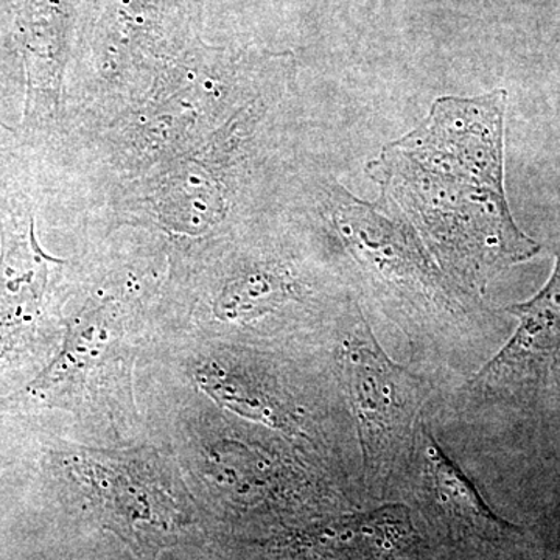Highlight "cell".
Segmentation results:
<instances>
[{"instance_id": "cell-1", "label": "cell", "mask_w": 560, "mask_h": 560, "mask_svg": "<svg viewBox=\"0 0 560 560\" xmlns=\"http://www.w3.org/2000/svg\"><path fill=\"white\" fill-rule=\"evenodd\" d=\"M506 106L504 90L438 98L419 127L366 165L381 187L374 205L408 224L466 293H485L501 271L540 253L504 191Z\"/></svg>"}, {"instance_id": "cell-2", "label": "cell", "mask_w": 560, "mask_h": 560, "mask_svg": "<svg viewBox=\"0 0 560 560\" xmlns=\"http://www.w3.org/2000/svg\"><path fill=\"white\" fill-rule=\"evenodd\" d=\"M340 364L359 422L364 469L370 477H382L412 444L429 388L383 352L364 320L346 338Z\"/></svg>"}, {"instance_id": "cell-3", "label": "cell", "mask_w": 560, "mask_h": 560, "mask_svg": "<svg viewBox=\"0 0 560 560\" xmlns=\"http://www.w3.org/2000/svg\"><path fill=\"white\" fill-rule=\"evenodd\" d=\"M329 215L350 256L374 283L412 307L453 311L456 294L448 289L452 280L408 224L338 184L329 191Z\"/></svg>"}, {"instance_id": "cell-4", "label": "cell", "mask_w": 560, "mask_h": 560, "mask_svg": "<svg viewBox=\"0 0 560 560\" xmlns=\"http://www.w3.org/2000/svg\"><path fill=\"white\" fill-rule=\"evenodd\" d=\"M62 477L86 489L114 517L136 525H171L176 503L172 481L160 460L149 456L101 452H68L54 455Z\"/></svg>"}, {"instance_id": "cell-5", "label": "cell", "mask_w": 560, "mask_h": 560, "mask_svg": "<svg viewBox=\"0 0 560 560\" xmlns=\"http://www.w3.org/2000/svg\"><path fill=\"white\" fill-rule=\"evenodd\" d=\"M61 261L44 253L35 221L10 224L0 248V374L22 359L38 334L51 272Z\"/></svg>"}, {"instance_id": "cell-6", "label": "cell", "mask_w": 560, "mask_h": 560, "mask_svg": "<svg viewBox=\"0 0 560 560\" xmlns=\"http://www.w3.org/2000/svg\"><path fill=\"white\" fill-rule=\"evenodd\" d=\"M521 324L511 341L482 370L495 388H536L560 371V242L550 280L533 300L511 305Z\"/></svg>"}, {"instance_id": "cell-7", "label": "cell", "mask_w": 560, "mask_h": 560, "mask_svg": "<svg viewBox=\"0 0 560 560\" xmlns=\"http://www.w3.org/2000/svg\"><path fill=\"white\" fill-rule=\"evenodd\" d=\"M120 337L119 320L109 308L84 313L70 324L65 345L49 366L27 388L10 397L11 404L20 408L69 407L83 394L94 372L116 355Z\"/></svg>"}, {"instance_id": "cell-8", "label": "cell", "mask_w": 560, "mask_h": 560, "mask_svg": "<svg viewBox=\"0 0 560 560\" xmlns=\"http://www.w3.org/2000/svg\"><path fill=\"white\" fill-rule=\"evenodd\" d=\"M416 540L408 511L385 506L331 522L308 536L305 545L319 560H400L410 555Z\"/></svg>"}, {"instance_id": "cell-9", "label": "cell", "mask_w": 560, "mask_h": 560, "mask_svg": "<svg viewBox=\"0 0 560 560\" xmlns=\"http://www.w3.org/2000/svg\"><path fill=\"white\" fill-rule=\"evenodd\" d=\"M423 433L427 436V470L431 490L436 506L445 514L448 523L485 540L506 539L512 534L521 533L518 526L493 512L475 482L442 451L430 431L423 430Z\"/></svg>"}, {"instance_id": "cell-10", "label": "cell", "mask_w": 560, "mask_h": 560, "mask_svg": "<svg viewBox=\"0 0 560 560\" xmlns=\"http://www.w3.org/2000/svg\"><path fill=\"white\" fill-rule=\"evenodd\" d=\"M197 382L217 404L243 418L259 420L271 429L289 433L296 431L293 415L283 407L282 401L246 374L209 361L197 371Z\"/></svg>"}, {"instance_id": "cell-11", "label": "cell", "mask_w": 560, "mask_h": 560, "mask_svg": "<svg viewBox=\"0 0 560 560\" xmlns=\"http://www.w3.org/2000/svg\"><path fill=\"white\" fill-rule=\"evenodd\" d=\"M294 294V283L289 276L275 268H253L228 283L217 302L221 319H256L285 304Z\"/></svg>"}, {"instance_id": "cell-12", "label": "cell", "mask_w": 560, "mask_h": 560, "mask_svg": "<svg viewBox=\"0 0 560 560\" xmlns=\"http://www.w3.org/2000/svg\"><path fill=\"white\" fill-rule=\"evenodd\" d=\"M474 5L481 7V9H485V7H489V0H470Z\"/></svg>"}]
</instances>
